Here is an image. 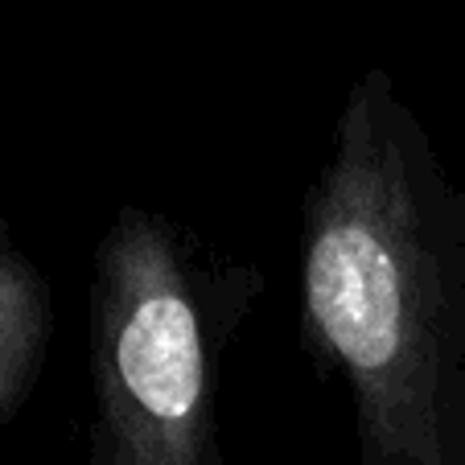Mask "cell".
Instances as JSON below:
<instances>
[{"mask_svg":"<svg viewBox=\"0 0 465 465\" xmlns=\"http://www.w3.org/2000/svg\"><path fill=\"white\" fill-rule=\"evenodd\" d=\"M301 338L346 379L359 465H465V190L383 66L305 193Z\"/></svg>","mask_w":465,"mask_h":465,"instance_id":"6da1fadb","label":"cell"},{"mask_svg":"<svg viewBox=\"0 0 465 465\" xmlns=\"http://www.w3.org/2000/svg\"><path fill=\"white\" fill-rule=\"evenodd\" d=\"M260 272L165 214L120 206L91 263V465H227L214 367Z\"/></svg>","mask_w":465,"mask_h":465,"instance_id":"7a4b0ae2","label":"cell"},{"mask_svg":"<svg viewBox=\"0 0 465 465\" xmlns=\"http://www.w3.org/2000/svg\"><path fill=\"white\" fill-rule=\"evenodd\" d=\"M50 342V289L25 255L0 247V424H9L37 387Z\"/></svg>","mask_w":465,"mask_h":465,"instance_id":"3957f363","label":"cell"}]
</instances>
